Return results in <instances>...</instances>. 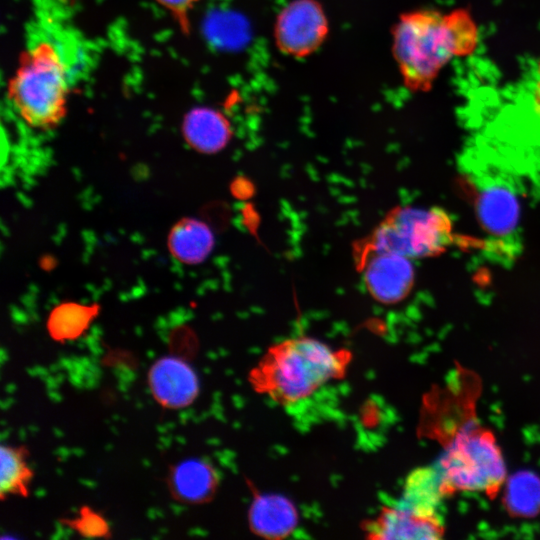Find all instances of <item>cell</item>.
<instances>
[{
  "label": "cell",
  "mask_w": 540,
  "mask_h": 540,
  "mask_svg": "<svg viewBox=\"0 0 540 540\" xmlns=\"http://www.w3.org/2000/svg\"><path fill=\"white\" fill-rule=\"evenodd\" d=\"M351 354L307 336L271 346L249 374L256 392L283 406L310 399L321 388L344 377Z\"/></svg>",
  "instance_id": "7a4b0ae2"
},
{
  "label": "cell",
  "mask_w": 540,
  "mask_h": 540,
  "mask_svg": "<svg viewBox=\"0 0 540 540\" xmlns=\"http://www.w3.org/2000/svg\"><path fill=\"white\" fill-rule=\"evenodd\" d=\"M161 6L171 12L185 26L187 14L200 0H156Z\"/></svg>",
  "instance_id": "44dd1931"
},
{
  "label": "cell",
  "mask_w": 540,
  "mask_h": 540,
  "mask_svg": "<svg viewBox=\"0 0 540 540\" xmlns=\"http://www.w3.org/2000/svg\"><path fill=\"white\" fill-rule=\"evenodd\" d=\"M456 242L449 214L440 207H396L355 244L359 267L369 256L393 253L409 259L434 257Z\"/></svg>",
  "instance_id": "5b68a950"
},
{
  "label": "cell",
  "mask_w": 540,
  "mask_h": 540,
  "mask_svg": "<svg viewBox=\"0 0 540 540\" xmlns=\"http://www.w3.org/2000/svg\"><path fill=\"white\" fill-rule=\"evenodd\" d=\"M328 32L327 16L317 0H293L278 13L273 34L280 52L304 58L319 49Z\"/></svg>",
  "instance_id": "52a82bcc"
},
{
  "label": "cell",
  "mask_w": 540,
  "mask_h": 540,
  "mask_svg": "<svg viewBox=\"0 0 540 540\" xmlns=\"http://www.w3.org/2000/svg\"><path fill=\"white\" fill-rule=\"evenodd\" d=\"M478 40L477 25L464 9L415 10L401 14L394 25L392 54L404 85L425 92L450 60L471 54Z\"/></svg>",
  "instance_id": "6da1fadb"
},
{
  "label": "cell",
  "mask_w": 540,
  "mask_h": 540,
  "mask_svg": "<svg viewBox=\"0 0 540 540\" xmlns=\"http://www.w3.org/2000/svg\"><path fill=\"white\" fill-rule=\"evenodd\" d=\"M59 521L83 538L108 539L112 536L111 527L106 518L88 505L81 506L75 517H65Z\"/></svg>",
  "instance_id": "ffe728a7"
},
{
  "label": "cell",
  "mask_w": 540,
  "mask_h": 540,
  "mask_svg": "<svg viewBox=\"0 0 540 540\" xmlns=\"http://www.w3.org/2000/svg\"><path fill=\"white\" fill-rule=\"evenodd\" d=\"M410 260L393 253L369 256L359 269L371 297L383 304L404 300L415 283V270Z\"/></svg>",
  "instance_id": "9c48e42d"
},
{
  "label": "cell",
  "mask_w": 540,
  "mask_h": 540,
  "mask_svg": "<svg viewBox=\"0 0 540 540\" xmlns=\"http://www.w3.org/2000/svg\"><path fill=\"white\" fill-rule=\"evenodd\" d=\"M503 500L512 516H536L540 513V478L528 471L514 474L506 481Z\"/></svg>",
  "instance_id": "ac0fdd59"
},
{
  "label": "cell",
  "mask_w": 540,
  "mask_h": 540,
  "mask_svg": "<svg viewBox=\"0 0 540 540\" xmlns=\"http://www.w3.org/2000/svg\"><path fill=\"white\" fill-rule=\"evenodd\" d=\"M478 188L476 210L482 227L499 240L511 238L518 228L520 213L512 186L497 175L482 176Z\"/></svg>",
  "instance_id": "8fae6325"
},
{
  "label": "cell",
  "mask_w": 540,
  "mask_h": 540,
  "mask_svg": "<svg viewBox=\"0 0 540 540\" xmlns=\"http://www.w3.org/2000/svg\"><path fill=\"white\" fill-rule=\"evenodd\" d=\"M147 384L154 400L170 410L190 406L200 391L196 371L186 360L177 356L156 359L148 370Z\"/></svg>",
  "instance_id": "ba28073f"
},
{
  "label": "cell",
  "mask_w": 540,
  "mask_h": 540,
  "mask_svg": "<svg viewBox=\"0 0 540 540\" xmlns=\"http://www.w3.org/2000/svg\"><path fill=\"white\" fill-rule=\"evenodd\" d=\"M98 310L96 305L88 306L74 302L56 306L47 320L49 336L58 343L79 339L89 329Z\"/></svg>",
  "instance_id": "e0dca14e"
},
{
  "label": "cell",
  "mask_w": 540,
  "mask_h": 540,
  "mask_svg": "<svg viewBox=\"0 0 540 540\" xmlns=\"http://www.w3.org/2000/svg\"><path fill=\"white\" fill-rule=\"evenodd\" d=\"M183 134L187 143L202 153H215L229 142L232 129L219 111L199 107L189 111L183 121Z\"/></svg>",
  "instance_id": "5bb4252c"
},
{
  "label": "cell",
  "mask_w": 540,
  "mask_h": 540,
  "mask_svg": "<svg viewBox=\"0 0 540 540\" xmlns=\"http://www.w3.org/2000/svg\"><path fill=\"white\" fill-rule=\"evenodd\" d=\"M443 496L438 472L418 469L407 478L400 505L423 512H434V505Z\"/></svg>",
  "instance_id": "d6986e66"
},
{
  "label": "cell",
  "mask_w": 540,
  "mask_h": 540,
  "mask_svg": "<svg viewBox=\"0 0 540 540\" xmlns=\"http://www.w3.org/2000/svg\"><path fill=\"white\" fill-rule=\"evenodd\" d=\"M499 114L482 133L481 153L499 156L489 161L499 167L504 163L518 169L528 161L534 168L540 160V56L509 95Z\"/></svg>",
  "instance_id": "277c9868"
},
{
  "label": "cell",
  "mask_w": 540,
  "mask_h": 540,
  "mask_svg": "<svg viewBox=\"0 0 540 540\" xmlns=\"http://www.w3.org/2000/svg\"><path fill=\"white\" fill-rule=\"evenodd\" d=\"M68 71L58 48L42 40L26 49L9 80L8 97L26 124L50 129L67 111Z\"/></svg>",
  "instance_id": "3957f363"
},
{
  "label": "cell",
  "mask_w": 540,
  "mask_h": 540,
  "mask_svg": "<svg viewBox=\"0 0 540 540\" xmlns=\"http://www.w3.org/2000/svg\"><path fill=\"white\" fill-rule=\"evenodd\" d=\"M369 539L432 540L443 536L445 528L435 512L418 511L403 505L384 506L363 525Z\"/></svg>",
  "instance_id": "30bf717a"
},
{
  "label": "cell",
  "mask_w": 540,
  "mask_h": 540,
  "mask_svg": "<svg viewBox=\"0 0 540 540\" xmlns=\"http://www.w3.org/2000/svg\"><path fill=\"white\" fill-rule=\"evenodd\" d=\"M166 484L175 501L199 505L214 498L219 485V475L207 460L187 458L170 466Z\"/></svg>",
  "instance_id": "7c38bea8"
},
{
  "label": "cell",
  "mask_w": 540,
  "mask_h": 540,
  "mask_svg": "<svg viewBox=\"0 0 540 540\" xmlns=\"http://www.w3.org/2000/svg\"><path fill=\"white\" fill-rule=\"evenodd\" d=\"M29 450L25 445H6L0 448V498L16 496L26 498L34 476L27 458Z\"/></svg>",
  "instance_id": "2e32d148"
},
{
  "label": "cell",
  "mask_w": 540,
  "mask_h": 540,
  "mask_svg": "<svg viewBox=\"0 0 540 540\" xmlns=\"http://www.w3.org/2000/svg\"><path fill=\"white\" fill-rule=\"evenodd\" d=\"M248 521L255 534L267 539H282L295 530L298 514L294 504L286 497L264 494L252 502Z\"/></svg>",
  "instance_id": "4fadbf2b"
},
{
  "label": "cell",
  "mask_w": 540,
  "mask_h": 540,
  "mask_svg": "<svg viewBox=\"0 0 540 540\" xmlns=\"http://www.w3.org/2000/svg\"><path fill=\"white\" fill-rule=\"evenodd\" d=\"M442 495L484 492L494 497L506 480V467L493 433L467 422L448 443L438 470Z\"/></svg>",
  "instance_id": "8992f818"
},
{
  "label": "cell",
  "mask_w": 540,
  "mask_h": 540,
  "mask_svg": "<svg viewBox=\"0 0 540 540\" xmlns=\"http://www.w3.org/2000/svg\"><path fill=\"white\" fill-rule=\"evenodd\" d=\"M169 249L180 261L195 264L207 258L214 245V237L206 224L195 219L181 220L171 230Z\"/></svg>",
  "instance_id": "9a60e30c"
}]
</instances>
